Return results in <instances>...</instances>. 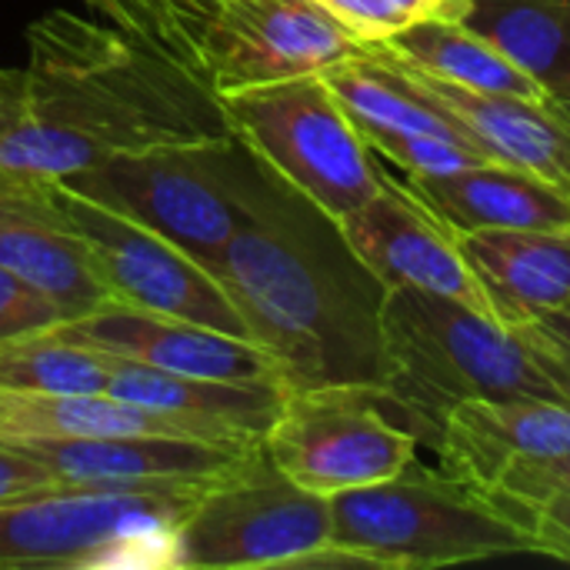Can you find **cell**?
I'll return each mask as SVG.
<instances>
[{
	"label": "cell",
	"instance_id": "cell-1",
	"mask_svg": "<svg viewBox=\"0 0 570 570\" xmlns=\"http://www.w3.org/2000/svg\"><path fill=\"white\" fill-rule=\"evenodd\" d=\"M207 271L274 357L287 391L381 387L387 287L351 250L341 220L274 170L254 217Z\"/></svg>",
	"mask_w": 570,
	"mask_h": 570
},
{
	"label": "cell",
	"instance_id": "cell-2",
	"mask_svg": "<svg viewBox=\"0 0 570 570\" xmlns=\"http://www.w3.org/2000/svg\"><path fill=\"white\" fill-rule=\"evenodd\" d=\"M23 83V117L63 134L87 167L117 150L230 137L204 77L73 10H50L27 27Z\"/></svg>",
	"mask_w": 570,
	"mask_h": 570
},
{
	"label": "cell",
	"instance_id": "cell-3",
	"mask_svg": "<svg viewBox=\"0 0 570 570\" xmlns=\"http://www.w3.org/2000/svg\"><path fill=\"white\" fill-rule=\"evenodd\" d=\"M381 401L417 444L434 448L444 417L464 401H564L541 351L518 331L468 304L417 287H391L381 311Z\"/></svg>",
	"mask_w": 570,
	"mask_h": 570
},
{
	"label": "cell",
	"instance_id": "cell-4",
	"mask_svg": "<svg viewBox=\"0 0 570 570\" xmlns=\"http://www.w3.org/2000/svg\"><path fill=\"white\" fill-rule=\"evenodd\" d=\"M541 554L538 534L488 491L417 458L391 481L331 498L324 568L424 570Z\"/></svg>",
	"mask_w": 570,
	"mask_h": 570
},
{
	"label": "cell",
	"instance_id": "cell-5",
	"mask_svg": "<svg viewBox=\"0 0 570 570\" xmlns=\"http://www.w3.org/2000/svg\"><path fill=\"white\" fill-rule=\"evenodd\" d=\"M271 167L234 134L117 150L57 184L160 234L204 271L254 217Z\"/></svg>",
	"mask_w": 570,
	"mask_h": 570
},
{
	"label": "cell",
	"instance_id": "cell-6",
	"mask_svg": "<svg viewBox=\"0 0 570 570\" xmlns=\"http://www.w3.org/2000/svg\"><path fill=\"white\" fill-rule=\"evenodd\" d=\"M204 484H57L0 501V570H177V528Z\"/></svg>",
	"mask_w": 570,
	"mask_h": 570
},
{
	"label": "cell",
	"instance_id": "cell-7",
	"mask_svg": "<svg viewBox=\"0 0 570 570\" xmlns=\"http://www.w3.org/2000/svg\"><path fill=\"white\" fill-rule=\"evenodd\" d=\"M331 554V498L294 484L250 444L204 484L177 528V570L324 568Z\"/></svg>",
	"mask_w": 570,
	"mask_h": 570
},
{
	"label": "cell",
	"instance_id": "cell-8",
	"mask_svg": "<svg viewBox=\"0 0 570 570\" xmlns=\"http://www.w3.org/2000/svg\"><path fill=\"white\" fill-rule=\"evenodd\" d=\"M230 134L334 220L364 207L384 170L324 77L217 94Z\"/></svg>",
	"mask_w": 570,
	"mask_h": 570
},
{
	"label": "cell",
	"instance_id": "cell-9",
	"mask_svg": "<svg viewBox=\"0 0 570 570\" xmlns=\"http://www.w3.org/2000/svg\"><path fill=\"white\" fill-rule=\"evenodd\" d=\"M264 448L294 484L334 498L397 478L421 444L374 387H311L287 391Z\"/></svg>",
	"mask_w": 570,
	"mask_h": 570
},
{
	"label": "cell",
	"instance_id": "cell-10",
	"mask_svg": "<svg viewBox=\"0 0 570 570\" xmlns=\"http://www.w3.org/2000/svg\"><path fill=\"white\" fill-rule=\"evenodd\" d=\"M50 197L87 244L97 277L114 304L194 321L254 341L227 291L190 254L160 234L60 187L57 180H50Z\"/></svg>",
	"mask_w": 570,
	"mask_h": 570
},
{
	"label": "cell",
	"instance_id": "cell-11",
	"mask_svg": "<svg viewBox=\"0 0 570 570\" xmlns=\"http://www.w3.org/2000/svg\"><path fill=\"white\" fill-rule=\"evenodd\" d=\"M361 50L314 0H220L204 40V80L227 94L321 77Z\"/></svg>",
	"mask_w": 570,
	"mask_h": 570
},
{
	"label": "cell",
	"instance_id": "cell-12",
	"mask_svg": "<svg viewBox=\"0 0 570 570\" xmlns=\"http://www.w3.org/2000/svg\"><path fill=\"white\" fill-rule=\"evenodd\" d=\"M341 230L351 250L387 291L417 287L494 317L458 234L421 197H414L404 180L384 174L381 190L364 207L347 214Z\"/></svg>",
	"mask_w": 570,
	"mask_h": 570
},
{
	"label": "cell",
	"instance_id": "cell-13",
	"mask_svg": "<svg viewBox=\"0 0 570 570\" xmlns=\"http://www.w3.org/2000/svg\"><path fill=\"white\" fill-rule=\"evenodd\" d=\"M50 334L67 344L130 357L170 374L284 384L274 357L261 344L127 304H107L87 317L50 327Z\"/></svg>",
	"mask_w": 570,
	"mask_h": 570
},
{
	"label": "cell",
	"instance_id": "cell-14",
	"mask_svg": "<svg viewBox=\"0 0 570 570\" xmlns=\"http://www.w3.org/2000/svg\"><path fill=\"white\" fill-rule=\"evenodd\" d=\"M374 47L428 104L454 117L494 160L514 164L570 197V117L551 100H524L511 94H481L397 60L377 43Z\"/></svg>",
	"mask_w": 570,
	"mask_h": 570
},
{
	"label": "cell",
	"instance_id": "cell-15",
	"mask_svg": "<svg viewBox=\"0 0 570 570\" xmlns=\"http://www.w3.org/2000/svg\"><path fill=\"white\" fill-rule=\"evenodd\" d=\"M17 444H23L33 458H40L60 484L100 488V491L207 484L250 448V444L230 448L214 441L160 438V434L47 438V441H17Z\"/></svg>",
	"mask_w": 570,
	"mask_h": 570
},
{
	"label": "cell",
	"instance_id": "cell-16",
	"mask_svg": "<svg viewBox=\"0 0 570 570\" xmlns=\"http://www.w3.org/2000/svg\"><path fill=\"white\" fill-rule=\"evenodd\" d=\"M0 267L47 294L67 321L110 301L80 234L67 224L47 184L0 177Z\"/></svg>",
	"mask_w": 570,
	"mask_h": 570
},
{
	"label": "cell",
	"instance_id": "cell-17",
	"mask_svg": "<svg viewBox=\"0 0 570 570\" xmlns=\"http://www.w3.org/2000/svg\"><path fill=\"white\" fill-rule=\"evenodd\" d=\"M441 468L481 491L524 458L570 451V404L548 397H498L458 404L431 448Z\"/></svg>",
	"mask_w": 570,
	"mask_h": 570
},
{
	"label": "cell",
	"instance_id": "cell-18",
	"mask_svg": "<svg viewBox=\"0 0 570 570\" xmlns=\"http://www.w3.org/2000/svg\"><path fill=\"white\" fill-rule=\"evenodd\" d=\"M454 234L464 230H570V197L514 167L478 164L444 177H401Z\"/></svg>",
	"mask_w": 570,
	"mask_h": 570
},
{
	"label": "cell",
	"instance_id": "cell-19",
	"mask_svg": "<svg viewBox=\"0 0 570 570\" xmlns=\"http://www.w3.org/2000/svg\"><path fill=\"white\" fill-rule=\"evenodd\" d=\"M104 361L107 394L174 417L217 424L247 441H261L271 431L287 397V387L277 381H220L170 374L117 354H104Z\"/></svg>",
	"mask_w": 570,
	"mask_h": 570
},
{
	"label": "cell",
	"instance_id": "cell-20",
	"mask_svg": "<svg viewBox=\"0 0 570 570\" xmlns=\"http://www.w3.org/2000/svg\"><path fill=\"white\" fill-rule=\"evenodd\" d=\"M458 240L501 324L521 327L570 301V230H464Z\"/></svg>",
	"mask_w": 570,
	"mask_h": 570
},
{
	"label": "cell",
	"instance_id": "cell-21",
	"mask_svg": "<svg viewBox=\"0 0 570 570\" xmlns=\"http://www.w3.org/2000/svg\"><path fill=\"white\" fill-rule=\"evenodd\" d=\"M120 434L194 438V441H214V444H230V448L254 444L217 424L150 411V407L120 401L107 391H94V394H7L0 391V441L120 438Z\"/></svg>",
	"mask_w": 570,
	"mask_h": 570
},
{
	"label": "cell",
	"instance_id": "cell-22",
	"mask_svg": "<svg viewBox=\"0 0 570 570\" xmlns=\"http://www.w3.org/2000/svg\"><path fill=\"white\" fill-rule=\"evenodd\" d=\"M464 23L570 107V0H468Z\"/></svg>",
	"mask_w": 570,
	"mask_h": 570
},
{
	"label": "cell",
	"instance_id": "cell-23",
	"mask_svg": "<svg viewBox=\"0 0 570 570\" xmlns=\"http://www.w3.org/2000/svg\"><path fill=\"white\" fill-rule=\"evenodd\" d=\"M377 47H384L404 63H414L431 77H441L468 90L548 100L538 80H531L518 63H511L488 37H481L464 20H421Z\"/></svg>",
	"mask_w": 570,
	"mask_h": 570
},
{
	"label": "cell",
	"instance_id": "cell-24",
	"mask_svg": "<svg viewBox=\"0 0 570 570\" xmlns=\"http://www.w3.org/2000/svg\"><path fill=\"white\" fill-rule=\"evenodd\" d=\"M0 391L7 394H94L107 391V361L50 331L0 344Z\"/></svg>",
	"mask_w": 570,
	"mask_h": 570
},
{
	"label": "cell",
	"instance_id": "cell-25",
	"mask_svg": "<svg viewBox=\"0 0 570 570\" xmlns=\"http://www.w3.org/2000/svg\"><path fill=\"white\" fill-rule=\"evenodd\" d=\"M220 0H87L110 27L204 77V40Z\"/></svg>",
	"mask_w": 570,
	"mask_h": 570
},
{
	"label": "cell",
	"instance_id": "cell-26",
	"mask_svg": "<svg viewBox=\"0 0 570 570\" xmlns=\"http://www.w3.org/2000/svg\"><path fill=\"white\" fill-rule=\"evenodd\" d=\"M354 40L384 43L421 20H464L468 0H314Z\"/></svg>",
	"mask_w": 570,
	"mask_h": 570
},
{
	"label": "cell",
	"instance_id": "cell-27",
	"mask_svg": "<svg viewBox=\"0 0 570 570\" xmlns=\"http://www.w3.org/2000/svg\"><path fill=\"white\" fill-rule=\"evenodd\" d=\"M511 518L521 521V514L541 501L570 498V451L561 454H538L518 461L498 484L488 491ZM524 524V521H521Z\"/></svg>",
	"mask_w": 570,
	"mask_h": 570
},
{
	"label": "cell",
	"instance_id": "cell-28",
	"mask_svg": "<svg viewBox=\"0 0 570 570\" xmlns=\"http://www.w3.org/2000/svg\"><path fill=\"white\" fill-rule=\"evenodd\" d=\"M57 324H63L57 304L13 271L0 267V344L43 334Z\"/></svg>",
	"mask_w": 570,
	"mask_h": 570
},
{
	"label": "cell",
	"instance_id": "cell-29",
	"mask_svg": "<svg viewBox=\"0 0 570 570\" xmlns=\"http://www.w3.org/2000/svg\"><path fill=\"white\" fill-rule=\"evenodd\" d=\"M518 331L541 351V357L548 361V367L554 371V377L570 397V301L521 324Z\"/></svg>",
	"mask_w": 570,
	"mask_h": 570
},
{
	"label": "cell",
	"instance_id": "cell-30",
	"mask_svg": "<svg viewBox=\"0 0 570 570\" xmlns=\"http://www.w3.org/2000/svg\"><path fill=\"white\" fill-rule=\"evenodd\" d=\"M53 471L17 441H0V501L57 488Z\"/></svg>",
	"mask_w": 570,
	"mask_h": 570
},
{
	"label": "cell",
	"instance_id": "cell-31",
	"mask_svg": "<svg viewBox=\"0 0 570 570\" xmlns=\"http://www.w3.org/2000/svg\"><path fill=\"white\" fill-rule=\"evenodd\" d=\"M521 521L538 534L544 558L570 564V498H551L521 514Z\"/></svg>",
	"mask_w": 570,
	"mask_h": 570
},
{
	"label": "cell",
	"instance_id": "cell-32",
	"mask_svg": "<svg viewBox=\"0 0 570 570\" xmlns=\"http://www.w3.org/2000/svg\"><path fill=\"white\" fill-rule=\"evenodd\" d=\"M23 110H27L23 70H0V137L23 120Z\"/></svg>",
	"mask_w": 570,
	"mask_h": 570
},
{
	"label": "cell",
	"instance_id": "cell-33",
	"mask_svg": "<svg viewBox=\"0 0 570 570\" xmlns=\"http://www.w3.org/2000/svg\"><path fill=\"white\" fill-rule=\"evenodd\" d=\"M558 107H561V104H558ZM561 110H564V114H568V117H570V107H561Z\"/></svg>",
	"mask_w": 570,
	"mask_h": 570
}]
</instances>
